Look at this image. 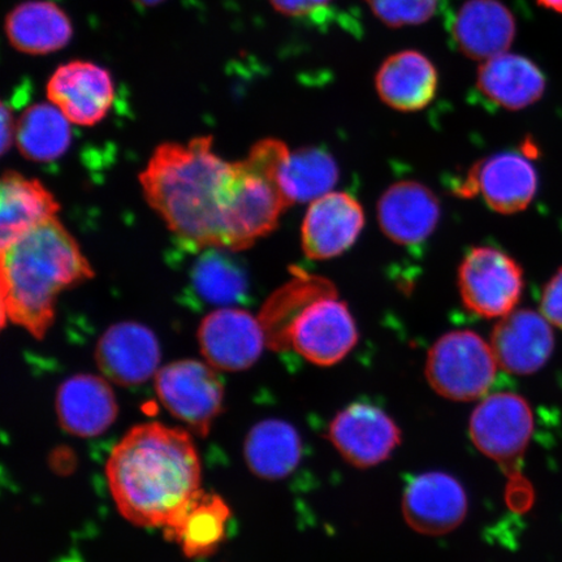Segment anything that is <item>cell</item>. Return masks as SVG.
<instances>
[{
  "mask_svg": "<svg viewBox=\"0 0 562 562\" xmlns=\"http://www.w3.org/2000/svg\"><path fill=\"white\" fill-rule=\"evenodd\" d=\"M237 161L214 151L211 136L165 143L139 173L145 200L188 248L226 249V220Z\"/></svg>",
  "mask_w": 562,
  "mask_h": 562,
  "instance_id": "6da1fadb",
  "label": "cell"
},
{
  "mask_svg": "<svg viewBox=\"0 0 562 562\" xmlns=\"http://www.w3.org/2000/svg\"><path fill=\"white\" fill-rule=\"evenodd\" d=\"M105 476L126 521L165 529L201 490V461L191 434L151 422L117 442Z\"/></svg>",
  "mask_w": 562,
  "mask_h": 562,
  "instance_id": "7a4b0ae2",
  "label": "cell"
},
{
  "mask_svg": "<svg viewBox=\"0 0 562 562\" xmlns=\"http://www.w3.org/2000/svg\"><path fill=\"white\" fill-rule=\"evenodd\" d=\"M93 278L89 259L58 217L41 224L0 249L2 325L12 323L44 339L60 294Z\"/></svg>",
  "mask_w": 562,
  "mask_h": 562,
  "instance_id": "3957f363",
  "label": "cell"
},
{
  "mask_svg": "<svg viewBox=\"0 0 562 562\" xmlns=\"http://www.w3.org/2000/svg\"><path fill=\"white\" fill-rule=\"evenodd\" d=\"M498 367L494 350L469 329L442 335L428 351L426 376L440 396L473 402L488 392Z\"/></svg>",
  "mask_w": 562,
  "mask_h": 562,
  "instance_id": "277c9868",
  "label": "cell"
},
{
  "mask_svg": "<svg viewBox=\"0 0 562 562\" xmlns=\"http://www.w3.org/2000/svg\"><path fill=\"white\" fill-rule=\"evenodd\" d=\"M524 284V271L516 259L491 246L470 249L460 265L463 305L482 318H503L515 312Z\"/></svg>",
  "mask_w": 562,
  "mask_h": 562,
  "instance_id": "5b68a950",
  "label": "cell"
},
{
  "mask_svg": "<svg viewBox=\"0 0 562 562\" xmlns=\"http://www.w3.org/2000/svg\"><path fill=\"white\" fill-rule=\"evenodd\" d=\"M156 391L175 418L199 437H207L224 400L223 382L213 367L194 360L167 364L157 372Z\"/></svg>",
  "mask_w": 562,
  "mask_h": 562,
  "instance_id": "8992f818",
  "label": "cell"
},
{
  "mask_svg": "<svg viewBox=\"0 0 562 562\" xmlns=\"http://www.w3.org/2000/svg\"><path fill=\"white\" fill-rule=\"evenodd\" d=\"M469 430L477 451L512 473L531 440L530 405L516 393H495L476 407Z\"/></svg>",
  "mask_w": 562,
  "mask_h": 562,
  "instance_id": "52a82bcc",
  "label": "cell"
},
{
  "mask_svg": "<svg viewBox=\"0 0 562 562\" xmlns=\"http://www.w3.org/2000/svg\"><path fill=\"white\" fill-rule=\"evenodd\" d=\"M358 329L346 302L334 296L308 305L294 321L290 346L318 367H334L356 347Z\"/></svg>",
  "mask_w": 562,
  "mask_h": 562,
  "instance_id": "ba28073f",
  "label": "cell"
},
{
  "mask_svg": "<svg viewBox=\"0 0 562 562\" xmlns=\"http://www.w3.org/2000/svg\"><path fill=\"white\" fill-rule=\"evenodd\" d=\"M199 342L210 367L243 371L255 364L267 346L261 321L240 307H220L203 318Z\"/></svg>",
  "mask_w": 562,
  "mask_h": 562,
  "instance_id": "9c48e42d",
  "label": "cell"
},
{
  "mask_svg": "<svg viewBox=\"0 0 562 562\" xmlns=\"http://www.w3.org/2000/svg\"><path fill=\"white\" fill-rule=\"evenodd\" d=\"M329 439L357 468H372L389 459L402 442V431L381 407L356 403L342 409L329 427Z\"/></svg>",
  "mask_w": 562,
  "mask_h": 562,
  "instance_id": "30bf717a",
  "label": "cell"
},
{
  "mask_svg": "<svg viewBox=\"0 0 562 562\" xmlns=\"http://www.w3.org/2000/svg\"><path fill=\"white\" fill-rule=\"evenodd\" d=\"M538 191V173L531 161L518 153H501L480 161L467 176L459 193H481L488 207L498 214L521 213Z\"/></svg>",
  "mask_w": 562,
  "mask_h": 562,
  "instance_id": "8fae6325",
  "label": "cell"
},
{
  "mask_svg": "<svg viewBox=\"0 0 562 562\" xmlns=\"http://www.w3.org/2000/svg\"><path fill=\"white\" fill-rule=\"evenodd\" d=\"M48 102L79 126L101 123L115 101L109 70L91 61L74 60L55 70L47 82Z\"/></svg>",
  "mask_w": 562,
  "mask_h": 562,
  "instance_id": "7c38bea8",
  "label": "cell"
},
{
  "mask_svg": "<svg viewBox=\"0 0 562 562\" xmlns=\"http://www.w3.org/2000/svg\"><path fill=\"white\" fill-rule=\"evenodd\" d=\"M363 227V209L353 195L328 193L307 210L301 227L302 250L314 261L339 257L355 245Z\"/></svg>",
  "mask_w": 562,
  "mask_h": 562,
  "instance_id": "4fadbf2b",
  "label": "cell"
},
{
  "mask_svg": "<svg viewBox=\"0 0 562 562\" xmlns=\"http://www.w3.org/2000/svg\"><path fill=\"white\" fill-rule=\"evenodd\" d=\"M95 362L103 378L122 386H135L157 375L160 347L156 335L137 322L111 326L95 347Z\"/></svg>",
  "mask_w": 562,
  "mask_h": 562,
  "instance_id": "5bb4252c",
  "label": "cell"
},
{
  "mask_svg": "<svg viewBox=\"0 0 562 562\" xmlns=\"http://www.w3.org/2000/svg\"><path fill=\"white\" fill-rule=\"evenodd\" d=\"M551 326L542 313L529 308L503 316L491 336L498 367L513 375H531L542 369L553 353Z\"/></svg>",
  "mask_w": 562,
  "mask_h": 562,
  "instance_id": "9a60e30c",
  "label": "cell"
},
{
  "mask_svg": "<svg viewBox=\"0 0 562 562\" xmlns=\"http://www.w3.org/2000/svg\"><path fill=\"white\" fill-rule=\"evenodd\" d=\"M403 510L413 530L426 536H442L465 519L468 496L453 476L425 473L407 484Z\"/></svg>",
  "mask_w": 562,
  "mask_h": 562,
  "instance_id": "2e32d148",
  "label": "cell"
},
{
  "mask_svg": "<svg viewBox=\"0 0 562 562\" xmlns=\"http://www.w3.org/2000/svg\"><path fill=\"white\" fill-rule=\"evenodd\" d=\"M449 31L457 50L482 63L510 50L517 24L501 0H467L454 12Z\"/></svg>",
  "mask_w": 562,
  "mask_h": 562,
  "instance_id": "e0dca14e",
  "label": "cell"
},
{
  "mask_svg": "<svg viewBox=\"0 0 562 562\" xmlns=\"http://www.w3.org/2000/svg\"><path fill=\"white\" fill-rule=\"evenodd\" d=\"M440 203L430 188L418 181L395 182L378 202V220L383 234L404 246L427 240L440 221Z\"/></svg>",
  "mask_w": 562,
  "mask_h": 562,
  "instance_id": "ac0fdd59",
  "label": "cell"
},
{
  "mask_svg": "<svg viewBox=\"0 0 562 562\" xmlns=\"http://www.w3.org/2000/svg\"><path fill=\"white\" fill-rule=\"evenodd\" d=\"M63 430L77 438H95L117 417V403L108 379L81 374L67 379L56 393Z\"/></svg>",
  "mask_w": 562,
  "mask_h": 562,
  "instance_id": "d6986e66",
  "label": "cell"
},
{
  "mask_svg": "<svg viewBox=\"0 0 562 562\" xmlns=\"http://www.w3.org/2000/svg\"><path fill=\"white\" fill-rule=\"evenodd\" d=\"M439 88V74L432 60L418 50H403L386 58L375 75L379 98L400 112L427 108Z\"/></svg>",
  "mask_w": 562,
  "mask_h": 562,
  "instance_id": "ffe728a7",
  "label": "cell"
},
{
  "mask_svg": "<svg viewBox=\"0 0 562 562\" xmlns=\"http://www.w3.org/2000/svg\"><path fill=\"white\" fill-rule=\"evenodd\" d=\"M476 89L482 97L509 111L530 108L543 97L546 76L536 63L515 53H503L481 63Z\"/></svg>",
  "mask_w": 562,
  "mask_h": 562,
  "instance_id": "44dd1931",
  "label": "cell"
},
{
  "mask_svg": "<svg viewBox=\"0 0 562 562\" xmlns=\"http://www.w3.org/2000/svg\"><path fill=\"white\" fill-rule=\"evenodd\" d=\"M54 194L37 179L7 171L0 184V249L59 213Z\"/></svg>",
  "mask_w": 562,
  "mask_h": 562,
  "instance_id": "7402d4cb",
  "label": "cell"
},
{
  "mask_svg": "<svg viewBox=\"0 0 562 562\" xmlns=\"http://www.w3.org/2000/svg\"><path fill=\"white\" fill-rule=\"evenodd\" d=\"M229 517L226 502L201 488L165 527L166 538L178 543L188 558H207L226 538Z\"/></svg>",
  "mask_w": 562,
  "mask_h": 562,
  "instance_id": "603a6c76",
  "label": "cell"
},
{
  "mask_svg": "<svg viewBox=\"0 0 562 562\" xmlns=\"http://www.w3.org/2000/svg\"><path fill=\"white\" fill-rule=\"evenodd\" d=\"M5 34L18 52L46 55L66 47L72 38L74 27L60 7L48 0H31L9 13Z\"/></svg>",
  "mask_w": 562,
  "mask_h": 562,
  "instance_id": "cb8c5ba5",
  "label": "cell"
},
{
  "mask_svg": "<svg viewBox=\"0 0 562 562\" xmlns=\"http://www.w3.org/2000/svg\"><path fill=\"white\" fill-rule=\"evenodd\" d=\"M334 294L336 291L331 281L304 272L281 286L266 302L258 316L265 329L267 347L277 351L290 349V333L294 321L313 302Z\"/></svg>",
  "mask_w": 562,
  "mask_h": 562,
  "instance_id": "d4e9b609",
  "label": "cell"
},
{
  "mask_svg": "<svg viewBox=\"0 0 562 562\" xmlns=\"http://www.w3.org/2000/svg\"><path fill=\"white\" fill-rule=\"evenodd\" d=\"M244 454L252 474L267 481L283 480L299 467L302 442L292 425L266 419L251 428Z\"/></svg>",
  "mask_w": 562,
  "mask_h": 562,
  "instance_id": "484cf974",
  "label": "cell"
},
{
  "mask_svg": "<svg viewBox=\"0 0 562 562\" xmlns=\"http://www.w3.org/2000/svg\"><path fill=\"white\" fill-rule=\"evenodd\" d=\"M339 167L321 147H301L290 153L279 172V188L288 206L314 202L333 192Z\"/></svg>",
  "mask_w": 562,
  "mask_h": 562,
  "instance_id": "4316f807",
  "label": "cell"
},
{
  "mask_svg": "<svg viewBox=\"0 0 562 562\" xmlns=\"http://www.w3.org/2000/svg\"><path fill=\"white\" fill-rule=\"evenodd\" d=\"M70 124L52 102L31 105L16 122L19 151L27 159L45 164L61 158L72 143Z\"/></svg>",
  "mask_w": 562,
  "mask_h": 562,
  "instance_id": "83f0119b",
  "label": "cell"
},
{
  "mask_svg": "<svg viewBox=\"0 0 562 562\" xmlns=\"http://www.w3.org/2000/svg\"><path fill=\"white\" fill-rule=\"evenodd\" d=\"M231 250L206 249L192 271L193 290L206 304L232 307L245 300L249 284Z\"/></svg>",
  "mask_w": 562,
  "mask_h": 562,
  "instance_id": "f1b7e54d",
  "label": "cell"
},
{
  "mask_svg": "<svg viewBox=\"0 0 562 562\" xmlns=\"http://www.w3.org/2000/svg\"><path fill=\"white\" fill-rule=\"evenodd\" d=\"M372 15L390 27L427 23L439 9V0H367Z\"/></svg>",
  "mask_w": 562,
  "mask_h": 562,
  "instance_id": "f546056e",
  "label": "cell"
},
{
  "mask_svg": "<svg viewBox=\"0 0 562 562\" xmlns=\"http://www.w3.org/2000/svg\"><path fill=\"white\" fill-rule=\"evenodd\" d=\"M272 9L293 19H315L329 10L334 0H269Z\"/></svg>",
  "mask_w": 562,
  "mask_h": 562,
  "instance_id": "4dcf8cb0",
  "label": "cell"
},
{
  "mask_svg": "<svg viewBox=\"0 0 562 562\" xmlns=\"http://www.w3.org/2000/svg\"><path fill=\"white\" fill-rule=\"evenodd\" d=\"M540 313L553 327L562 329V269L544 286Z\"/></svg>",
  "mask_w": 562,
  "mask_h": 562,
  "instance_id": "1f68e13d",
  "label": "cell"
},
{
  "mask_svg": "<svg viewBox=\"0 0 562 562\" xmlns=\"http://www.w3.org/2000/svg\"><path fill=\"white\" fill-rule=\"evenodd\" d=\"M16 122L13 121L12 112L7 103L2 105V153L9 151L15 140Z\"/></svg>",
  "mask_w": 562,
  "mask_h": 562,
  "instance_id": "d6a6232c",
  "label": "cell"
},
{
  "mask_svg": "<svg viewBox=\"0 0 562 562\" xmlns=\"http://www.w3.org/2000/svg\"><path fill=\"white\" fill-rule=\"evenodd\" d=\"M538 3L547 10L562 13V0H538Z\"/></svg>",
  "mask_w": 562,
  "mask_h": 562,
  "instance_id": "836d02e7",
  "label": "cell"
},
{
  "mask_svg": "<svg viewBox=\"0 0 562 562\" xmlns=\"http://www.w3.org/2000/svg\"><path fill=\"white\" fill-rule=\"evenodd\" d=\"M133 2L144 4V5H156V4L164 2V0H133Z\"/></svg>",
  "mask_w": 562,
  "mask_h": 562,
  "instance_id": "e575fe53",
  "label": "cell"
}]
</instances>
